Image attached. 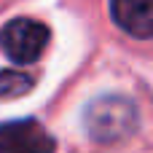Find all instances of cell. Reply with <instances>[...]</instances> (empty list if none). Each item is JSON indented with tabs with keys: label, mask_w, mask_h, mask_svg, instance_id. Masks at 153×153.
Listing matches in <instances>:
<instances>
[{
	"label": "cell",
	"mask_w": 153,
	"mask_h": 153,
	"mask_svg": "<svg viewBox=\"0 0 153 153\" xmlns=\"http://www.w3.org/2000/svg\"><path fill=\"white\" fill-rule=\"evenodd\" d=\"M48 27L38 19L19 16L0 27V51L13 65H32L48 46Z\"/></svg>",
	"instance_id": "cell-2"
},
{
	"label": "cell",
	"mask_w": 153,
	"mask_h": 153,
	"mask_svg": "<svg viewBox=\"0 0 153 153\" xmlns=\"http://www.w3.org/2000/svg\"><path fill=\"white\" fill-rule=\"evenodd\" d=\"M113 22L132 38H153V0H110Z\"/></svg>",
	"instance_id": "cell-4"
},
{
	"label": "cell",
	"mask_w": 153,
	"mask_h": 153,
	"mask_svg": "<svg viewBox=\"0 0 153 153\" xmlns=\"http://www.w3.org/2000/svg\"><path fill=\"white\" fill-rule=\"evenodd\" d=\"M0 153H56V140L35 118L0 124Z\"/></svg>",
	"instance_id": "cell-3"
},
{
	"label": "cell",
	"mask_w": 153,
	"mask_h": 153,
	"mask_svg": "<svg viewBox=\"0 0 153 153\" xmlns=\"http://www.w3.org/2000/svg\"><path fill=\"white\" fill-rule=\"evenodd\" d=\"M86 132L94 143H118L137 129V108L129 97L105 94L86 108Z\"/></svg>",
	"instance_id": "cell-1"
},
{
	"label": "cell",
	"mask_w": 153,
	"mask_h": 153,
	"mask_svg": "<svg viewBox=\"0 0 153 153\" xmlns=\"http://www.w3.org/2000/svg\"><path fill=\"white\" fill-rule=\"evenodd\" d=\"M35 81L27 73L19 70H0V100H11V97H22L27 91H32Z\"/></svg>",
	"instance_id": "cell-5"
}]
</instances>
